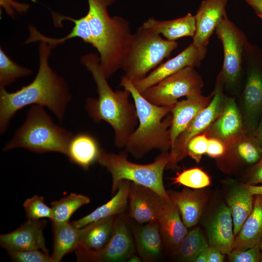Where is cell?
<instances>
[{"instance_id":"6da1fadb","label":"cell","mask_w":262,"mask_h":262,"mask_svg":"<svg viewBox=\"0 0 262 262\" xmlns=\"http://www.w3.org/2000/svg\"><path fill=\"white\" fill-rule=\"evenodd\" d=\"M52 49L46 42H39L38 70L30 83L13 92H9L5 87L0 86L1 133L7 131L18 111L30 105L46 107L60 122L63 121L71 95L65 80L49 66Z\"/></svg>"},{"instance_id":"7a4b0ae2","label":"cell","mask_w":262,"mask_h":262,"mask_svg":"<svg viewBox=\"0 0 262 262\" xmlns=\"http://www.w3.org/2000/svg\"><path fill=\"white\" fill-rule=\"evenodd\" d=\"M81 63L90 72L96 84L98 98H88L85 109L96 123L104 121L113 128L114 144L125 147L138 122L134 103L129 101L130 92L124 89L114 91L109 85L100 64L98 54L90 52L81 58Z\"/></svg>"},{"instance_id":"3957f363","label":"cell","mask_w":262,"mask_h":262,"mask_svg":"<svg viewBox=\"0 0 262 262\" xmlns=\"http://www.w3.org/2000/svg\"><path fill=\"white\" fill-rule=\"evenodd\" d=\"M115 0H87L86 16L92 35L91 45L98 53L107 78L121 68L123 55L131 34L129 22L119 16L111 17L108 7Z\"/></svg>"},{"instance_id":"277c9868","label":"cell","mask_w":262,"mask_h":262,"mask_svg":"<svg viewBox=\"0 0 262 262\" xmlns=\"http://www.w3.org/2000/svg\"><path fill=\"white\" fill-rule=\"evenodd\" d=\"M119 86L128 90L133 98L138 119V126L131 134L125 146L126 152L139 159L152 149L163 152L171 148L170 128L172 116L164 117L172 106L154 105L146 99L124 76Z\"/></svg>"},{"instance_id":"5b68a950","label":"cell","mask_w":262,"mask_h":262,"mask_svg":"<svg viewBox=\"0 0 262 262\" xmlns=\"http://www.w3.org/2000/svg\"><path fill=\"white\" fill-rule=\"evenodd\" d=\"M73 135L70 131L55 124L44 107L33 105L2 150L23 148L39 153L55 152L66 155Z\"/></svg>"},{"instance_id":"8992f818","label":"cell","mask_w":262,"mask_h":262,"mask_svg":"<svg viewBox=\"0 0 262 262\" xmlns=\"http://www.w3.org/2000/svg\"><path fill=\"white\" fill-rule=\"evenodd\" d=\"M176 41L164 39L144 27L131 33L123 55L121 68L127 79L133 82L145 78L176 49Z\"/></svg>"},{"instance_id":"52a82bcc","label":"cell","mask_w":262,"mask_h":262,"mask_svg":"<svg viewBox=\"0 0 262 262\" xmlns=\"http://www.w3.org/2000/svg\"><path fill=\"white\" fill-rule=\"evenodd\" d=\"M169 160V154L163 152L152 163L137 164L130 162L125 152L114 154L101 148L97 162L111 174L112 195L116 192L118 182L127 180L149 188L164 199L171 201L163 183V173Z\"/></svg>"},{"instance_id":"ba28073f","label":"cell","mask_w":262,"mask_h":262,"mask_svg":"<svg viewBox=\"0 0 262 262\" xmlns=\"http://www.w3.org/2000/svg\"><path fill=\"white\" fill-rule=\"evenodd\" d=\"M203 82L194 67L187 66L164 78L141 94L157 106H173L178 99L201 94Z\"/></svg>"},{"instance_id":"9c48e42d","label":"cell","mask_w":262,"mask_h":262,"mask_svg":"<svg viewBox=\"0 0 262 262\" xmlns=\"http://www.w3.org/2000/svg\"><path fill=\"white\" fill-rule=\"evenodd\" d=\"M215 31L223 48L224 60L221 78L228 84H232L237 81L241 73L246 37L227 15Z\"/></svg>"},{"instance_id":"30bf717a","label":"cell","mask_w":262,"mask_h":262,"mask_svg":"<svg viewBox=\"0 0 262 262\" xmlns=\"http://www.w3.org/2000/svg\"><path fill=\"white\" fill-rule=\"evenodd\" d=\"M224 99L225 97L217 85L210 103L195 117L176 139L170 149L166 169L176 168L177 164L187 156L186 149L188 142L194 136L205 131L218 117L222 109Z\"/></svg>"},{"instance_id":"8fae6325","label":"cell","mask_w":262,"mask_h":262,"mask_svg":"<svg viewBox=\"0 0 262 262\" xmlns=\"http://www.w3.org/2000/svg\"><path fill=\"white\" fill-rule=\"evenodd\" d=\"M135 251L132 237L123 217L115 218L113 231L107 245L93 252L76 251L78 262H123L127 261Z\"/></svg>"},{"instance_id":"7c38bea8","label":"cell","mask_w":262,"mask_h":262,"mask_svg":"<svg viewBox=\"0 0 262 262\" xmlns=\"http://www.w3.org/2000/svg\"><path fill=\"white\" fill-rule=\"evenodd\" d=\"M206 48H200L193 43L174 57L161 64L145 78L133 82L136 89L142 93L164 78L187 66H199L205 58Z\"/></svg>"},{"instance_id":"4fadbf2b","label":"cell","mask_w":262,"mask_h":262,"mask_svg":"<svg viewBox=\"0 0 262 262\" xmlns=\"http://www.w3.org/2000/svg\"><path fill=\"white\" fill-rule=\"evenodd\" d=\"M204 132L209 138L217 139L227 147L234 144L245 135L244 123L233 98H225L219 115Z\"/></svg>"},{"instance_id":"5bb4252c","label":"cell","mask_w":262,"mask_h":262,"mask_svg":"<svg viewBox=\"0 0 262 262\" xmlns=\"http://www.w3.org/2000/svg\"><path fill=\"white\" fill-rule=\"evenodd\" d=\"M168 201L147 187L131 182L128 206L130 216L140 223L157 220Z\"/></svg>"},{"instance_id":"9a60e30c","label":"cell","mask_w":262,"mask_h":262,"mask_svg":"<svg viewBox=\"0 0 262 262\" xmlns=\"http://www.w3.org/2000/svg\"><path fill=\"white\" fill-rule=\"evenodd\" d=\"M46 225L43 219L28 220L13 231L1 234L0 245L7 251L40 250L48 253L43 235Z\"/></svg>"},{"instance_id":"2e32d148","label":"cell","mask_w":262,"mask_h":262,"mask_svg":"<svg viewBox=\"0 0 262 262\" xmlns=\"http://www.w3.org/2000/svg\"><path fill=\"white\" fill-rule=\"evenodd\" d=\"M228 0H204L195 15L196 30L193 43L200 48H206L216 27L226 15Z\"/></svg>"},{"instance_id":"e0dca14e","label":"cell","mask_w":262,"mask_h":262,"mask_svg":"<svg viewBox=\"0 0 262 262\" xmlns=\"http://www.w3.org/2000/svg\"><path fill=\"white\" fill-rule=\"evenodd\" d=\"M243 98L246 132L251 136L262 115V72L260 69L253 68L248 72Z\"/></svg>"},{"instance_id":"ac0fdd59","label":"cell","mask_w":262,"mask_h":262,"mask_svg":"<svg viewBox=\"0 0 262 262\" xmlns=\"http://www.w3.org/2000/svg\"><path fill=\"white\" fill-rule=\"evenodd\" d=\"M213 93L207 97L201 94L186 97L172 107L170 128L171 148L178 137L185 130L195 117L210 102Z\"/></svg>"},{"instance_id":"d6986e66","label":"cell","mask_w":262,"mask_h":262,"mask_svg":"<svg viewBox=\"0 0 262 262\" xmlns=\"http://www.w3.org/2000/svg\"><path fill=\"white\" fill-rule=\"evenodd\" d=\"M52 16L54 25L57 27L62 25V22L64 20L73 22L74 26L71 32L63 37L51 38L44 35L34 26L30 25L29 27V35L25 42V44L44 41L54 49L67 40L78 37L82 39L85 43L91 44V33L86 15L78 19H75L52 12Z\"/></svg>"},{"instance_id":"ffe728a7","label":"cell","mask_w":262,"mask_h":262,"mask_svg":"<svg viewBox=\"0 0 262 262\" xmlns=\"http://www.w3.org/2000/svg\"><path fill=\"white\" fill-rule=\"evenodd\" d=\"M209 245L224 254L232 250L235 236L233 223L229 207L221 206L210 222L208 228Z\"/></svg>"},{"instance_id":"44dd1931","label":"cell","mask_w":262,"mask_h":262,"mask_svg":"<svg viewBox=\"0 0 262 262\" xmlns=\"http://www.w3.org/2000/svg\"><path fill=\"white\" fill-rule=\"evenodd\" d=\"M177 207L168 201L157 221L163 241L168 250L175 253L185 235L187 227L184 224Z\"/></svg>"},{"instance_id":"7402d4cb","label":"cell","mask_w":262,"mask_h":262,"mask_svg":"<svg viewBox=\"0 0 262 262\" xmlns=\"http://www.w3.org/2000/svg\"><path fill=\"white\" fill-rule=\"evenodd\" d=\"M167 192L171 201L178 208L185 225L191 228L196 225L207 201L206 194L199 190L189 189Z\"/></svg>"},{"instance_id":"603a6c76","label":"cell","mask_w":262,"mask_h":262,"mask_svg":"<svg viewBox=\"0 0 262 262\" xmlns=\"http://www.w3.org/2000/svg\"><path fill=\"white\" fill-rule=\"evenodd\" d=\"M115 216L91 223L80 229L78 247L75 251L93 252L102 249L112 236Z\"/></svg>"},{"instance_id":"cb8c5ba5","label":"cell","mask_w":262,"mask_h":262,"mask_svg":"<svg viewBox=\"0 0 262 262\" xmlns=\"http://www.w3.org/2000/svg\"><path fill=\"white\" fill-rule=\"evenodd\" d=\"M131 181L127 180H120L117 184L116 193L106 203L98 207L87 215L72 222L78 229L98 220L111 217L123 212L128 204Z\"/></svg>"},{"instance_id":"d4e9b609","label":"cell","mask_w":262,"mask_h":262,"mask_svg":"<svg viewBox=\"0 0 262 262\" xmlns=\"http://www.w3.org/2000/svg\"><path fill=\"white\" fill-rule=\"evenodd\" d=\"M262 239V195L254 196L252 211L235 237L233 250H244L260 244Z\"/></svg>"},{"instance_id":"484cf974","label":"cell","mask_w":262,"mask_h":262,"mask_svg":"<svg viewBox=\"0 0 262 262\" xmlns=\"http://www.w3.org/2000/svg\"><path fill=\"white\" fill-rule=\"evenodd\" d=\"M142 25L163 35L166 39L170 41H176L185 36L193 37L196 30L195 16L190 13L182 17L168 20H160L150 17Z\"/></svg>"},{"instance_id":"4316f807","label":"cell","mask_w":262,"mask_h":262,"mask_svg":"<svg viewBox=\"0 0 262 262\" xmlns=\"http://www.w3.org/2000/svg\"><path fill=\"white\" fill-rule=\"evenodd\" d=\"M101 148L91 135L79 133L74 135L67 149L66 155L70 161L84 169L97 162Z\"/></svg>"},{"instance_id":"83f0119b","label":"cell","mask_w":262,"mask_h":262,"mask_svg":"<svg viewBox=\"0 0 262 262\" xmlns=\"http://www.w3.org/2000/svg\"><path fill=\"white\" fill-rule=\"evenodd\" d=\"M136 247L140 257L145 261L157 260L162 250V238L157 220L147 223L135 232Z\"/></svg>"},{"instance_id":"f1b7e54d","label":"cell","mask_w":262,"mask_h":262,"mask_svg":"<svg viewBox=\"0 0 262 262\" xmlns=\"http://www.w3.org/2000/svg\"><path fill=\"white\" fill-rule=\"evenodd\" d=\"M254 196L245 184L233 189L227 196V202L231 213L235 237L252 211Z\"/></svg>"},{"instance_id":"f546056e","label":"cell","mask_w":262,"mask_h":262,"mask_svg":"<svg viewBox=\"0 0 262 262\" xmlns=\"http://www.w3.org/2000/svg\"><path fill=\"white\" fill-rule=\"evenodd\" d=\"M53 235V251L51 257L54 262H60L67 253L75 251L78 246L80 229L69 221L52 223Z\"/></svg>"},{"instance_id":"4dcf8cb0","label":"cell","mask_w":262,"mask_h":262,"mask_svg":"<svg viewBox=\"0 0 262 262\" xmlns=\"http://www.w3.org/2000/svg\"><path fill=\"white\" fill-rule=\"evenodd\" d=\"M89 197L84 195L72 193L58 200L50 203L52 211V223L60 224L68 222L72 215L82 206L89 203Z\"/></svg>"},{"instance_id":"1f68e13d","label":"cell","mask_w":262,"mask_h":262,"mask_svg":"<svg viewBox=\"0 0 262 262\" xmlns=\"http://www.w3.org/2000/svg\"><path fill=\"white\" fill-rule=\"evenodd\" d=\"M209 246L199 228H196L187 233L176 254L182 261L194 262L198 254Z\"/></svg>"},{"instance_id":"d6a6232c","label":"cell","mask_w":262,"mask_h":262,"mask_svg":"<svg viewBox=\"0 0 262 262\" xmlns=\"http://www.w3.org/2000/svg\"><path fill=\"white\" fill-rule=\"evenodd\" d=\"M32 70L28 67L21 66L13 61L0 48V86L10 85L17 79L31 74Z\"/></svg>"},{"instance_id":"836d02e7","label":"cell","mask_w":262,"mask_h":262,"mask_svg":"<svg viewBox=\"0 0 262 262\" xmlns=\"http://www.w3.org/2000/svg\"><path fill=\"white\" fill-rule=\"evenodd\" d=\"M174 183L198 189L209 186L211 183L210 177L199 168L184 170L173 179Z\"/></svg>"},{"instance_id":"e575fe53","label":"cell","mask_w":262,"mask_h":262,"mask_svg":"<svg viewBox=\"0 0 262 262\" xmlns=\"http://www.w3.org/2000/svg\"><path fill=\"white\" fill-rule=\"evenodd\" d=\"M234 144L238 155L248 164L257 163L262 156V149L252 135L245 134Z\"/></svg>"},{"instance_id":"d590c367","label":"cell","mask_w":262,"mask_h":262,"mask_svg":"<svg viewBox=\"0 0 262 262\" xmlns=\"http://www.w3.org/2000/svg\"><path fill=\"white\" fill-rule=\"evenodd\" d=\"M23 206L28 220H37L44 218L51 220L52 218V209L45 203V199L42 196L34 195L27 199Z\"/></svg>"},{"instance_id":"8d00e7d4","label":"cell","mask_w":262,"mask_h":262,"mask_svg":"<svg viewBox=\"0 0 262 262\" xmlns=\"http://www.w3.org/2000/svg\"><path fill=\"white\" fill-rule=\"evenodd\" d=\"M12 260L17 262H54L51 256L40 250L7 251Z\"/></svg>"},{"instance_id":"74e56055","label":"cell","mask_w":262,"mask_h":262,"mask_svg":"<svg viewBox=\"0 0 262 262\" xmlns=\"http://www.w3.org/2000/svg\"><path fill=\"white\" fill-rule=\"evenodd\" d=\"M209 138L205 132L193 137L188 142L186 149L187 155L199 163L203 154L206 153Z\"/></svg>"},{"instance_id":"f35d334b","label":"cell","mask_w":262,"mask_h":262,"mask_svg":"<svg viewBox=\"0 0 262 262\" xmlns=\"http://www.w3.org/2000/svg\"><path fill=\"white\" fill-rule=\"evenodd\" d=\"M262 251L259 244L244 250H233L228 255L230 262H261Z\"/></svg>"},{"instance_id":"ab89813d","label":"cell","mask_w":262,"mask_h":262,"mask_svg":"<svg viewBox=\"0 0 262 262\" xmlns=\"http://www.w3.org/2000/svg\"><path fill=\"white\" fill-rule=\"evenodd\" d=\"M226 147L220 140L214 138H209L206 153L212 158L220 157L226 151Z\"/></svg>"},{"instance_id":"60d3db41","label":"cell","mask_w":262,"mask_h":262,"mask_svg":"<svg viewBox=\"0 0 262 262\" xmlns=\"http://www.w3.org/2000/svg\"><path fill=\"white\" fill-rule=\"evenodd\" d=\"M261 183H262V156L260 160L251 168L246 184L256 185Z\"/></svg>"},{"instance_id":"b9f144b4","label":"cell","mask_w":262,"mask_h":262,"mask_svg":"<svg viewBox=\"0 0 262 262\" xmlns=\"http://www.w3.org/2000/svg\"><path fill=\"white\" fill-rule=\"evenodd\" d=\"M0 5L4 8L5 10L10 15L15 14L12 8L19 13L25 12L29 8L28 4L17 2L12 0H0Z\"/></svg>"},{"instance_id":"7bdbcfd3","label":"cell","mask_w":262,"mask_h":262,"mask_svg":"<svg viewBox=\"0 0 262 262\" xmlns=\"http://www.w3.org/2000/svg\"><path fill=\"white\" fill-rule=\"evenodd\" d=\"M224 255L218 250L209 246L207 262H222L224 260Z\"/></svg>"},{"instance_id":"ee69618b","label":"cell","mask_w":262,"mask_h":262,"mask_svg":"<svg viewBox=\"0 0 262 262\" xmlns=\"http://www.w3.org/2000/svg\"><path fill=\"white\" fill-rule=\"evenodd\" d=\"M252 136L262 149V115L260 117L257 127Z\"/></svg>"},{"instance_id":"f6af8a7d","label":"cell","mask_w":262,"mask_h":262,"mask_svg":"<svg viewBox=\"0 0 262 262\" xmlns=\"http://www.w3.org/2000/svg\"><path fill=\"white\" fill-rule=\"evenodd\" d=\"M254 9L257 15L262 18V0H246Z\"/></svg>"},{"instance_id":"bcb514c9","label":"cell","mask_w":262,"mask_h":262,"mask_svg":"<svg viewBox=\"0 0 262 262\" xmlns=\"http://www.w3.org/2000/svg\"><path fill=\"white\" fill-rule=\"evenodd\" d=\"M209 246L204 248L197 256L194 262H207Z\"/></svg>"},{"instance_id":"7dc6e473","label":"cell","mask_w":262,"mask_h":262,"mask_svg":"<svg viewBox=\"0 0 262 262\" xmlns=\"http://www.w3.org/2000/svg\"><path fill=\"white\" fill-rule=\"evenodd\" d=\"M245 184L247 187L249 191L251 192V193L254 195H262V185L256 186L247 185L246 184Z\"/></svg>"},{"instance_id":"c3c4849f","label":"cell","mask_w":262,"mask_h":262,"mask_svg":"<svg viewBox=\"0 0 262 262\" xmlns=\"http://www.w3.org/2000/svg\"><path fill=\"white\" fill-rule=\"evenodd\" d=\"M141 260H142L139 256L133 254L129 258V259L127 260V262H140L142 261Z\"/></svg>"},{"instance_id":"681fc988","label":"cell","mask_w":262,"mask_h":262,"mask_svg":"<svg viewBox=\"0 0 262 262\" xmlns=\"http://www.w3.org/2000/svg\"><path fill=\"white\" fill-rule=\"evenodd\" d=\"M260 249L262 252V239L259 244Z\"/></svg>"},{"instance_id":"f907efd6","label":"cell","mask_w":262,"mask_h":262,"mask_svg":"<svg viewBox=\"0 0 262 262\" xmlns=\"http://www.w3.org/2000/svg\"><path fill=\"white\" fill-rule=\"evenodd\" d=\"M261 262H262V252L261 254Z\"/></svg>"}]
</instances>
